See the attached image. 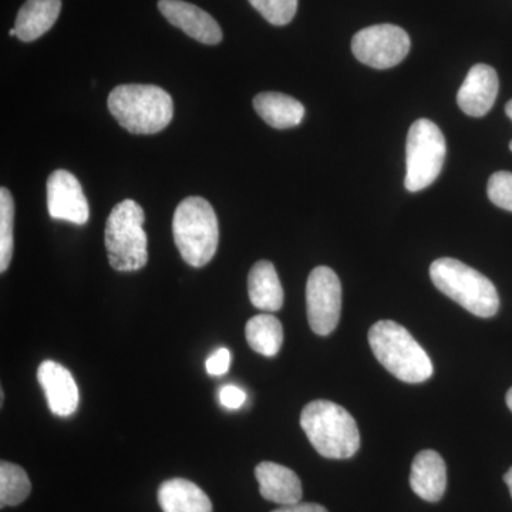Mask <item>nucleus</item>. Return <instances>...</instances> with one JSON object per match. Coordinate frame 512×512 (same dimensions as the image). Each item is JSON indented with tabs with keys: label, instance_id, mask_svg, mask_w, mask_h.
<instances>
[{
	"label": "nucleus",
	"instance_id": "obj_1",
	"mask_svg": "<svg viewBox=\"0 0 512 512\" xmlns=\"http://www.w3.org/2000/svg\"><path fill=\"white\" fill-rule=\"evenodd\" d=\"M107 107L121 127L133 134H156L174 117L170 94L153 84H121L110 93Z\"/></svg>",
	"mask_w": 512,
	"mask_h": 512
},
{
	"label": "nucleus",
	"instance_id": "obj_2",
	"mask_svg": "<svg viewBox=\"0 0 512 512\" xmlns=\"http://www.w3.org/2000/svg\"><path fill=\"white\" fill-rule=\"evenodd\" d=\"M301 427L322 457L345 460L359 450L360 433L355 419L348 410L329 400L306 404Z\"/></svg>",
	"mask_w": 512,
	"mask_h": 512
},
{
	"label": "nucleus",
	"instance_id": "obj_3",
	"mask_svg": "<svg viewBox=\"0 0 512 512\" xmlns=\"http://www.w3.org/2000/svg\"><path fill=\"white\" fill-rule=\"evenodd\" d=\"M369 345L380 365L406 383H423L433 375L426 350L393 320H380L369 330Z\"/></svg>",
	"mask_w": 512,
	"mask_h": 512
},
{
	"label": "nucleus",
	"instance_id": "obj_4",
	"mask_svg": "<svg viewBox=\"0 0 512 512\" xmlns=\"http://www.w3.org/2000/svg\"><path fill=\"white\" fill-rule=\"evenodd\" d=\"M430 278L440 292L478 318H493L500 309V298L493 282L457 259L434 261Z\"/></svg>",
	"mask_w": 512,
	"mask_h": 512
},
{
	"label": "nucleus",
	"instance_id": "obj_5",
	"mask_svg": "<svg viewBox=\"0 0 512 512\" xmlns=\"http://www.w3.org/2000/svg\"><path fill=\"white\" fill-rule=\"evenodd\" d=\"M173 234L188 265L201 268L211 262L220 242V225L210 202L202 197L181 201L174 212Z\"/></svg>",
	"mask_w": 512,
	"mask_h": 512
},
{
	"label": "nucleus",
	"instance_id": "obj_6",
	"mask_svg": "<svg viewBox=\"0 0 512 512\" xmlns=\"http://www.w3.org/2000/svg\"><path fill=\"white\" fill-rule=\"evenodd\" d=\"M143 208L133 200L119 202L106 222L104 242L111 268L119 272H134L147 265V234Z\"/></svg>",
	"mask_w": 512,
	"mask_h": 512
},
{
	"label": "nucleus",
	"instance_id": "obj_7",
	"mask_svg": "<svg viewBox=\"0 0 512 512\" xmlns=\"http://www.w3.org/2000/svg\"><path fill=\"white\" fill-rule=\"evenodd\" d=\"M446 138L437 124L427 119L414 121L406 144L407 191L419 192L437 180L446 160Z\"/></svg>",
	"mask_w": 512,
	"mask_h": 512
},
{
	"label": "nucleus",
	"instance_id": "obj_8",
	"mask_svg": "<svg viewBox=\"0 0 512 512\" xmlns=\"http://www.w3.org/2000/svg\"><path fill=\"white\" fill-rule=\"evenodd\" d=\"M356 59L373 69H390L406 59L410 37L406 30L394 25H375L357 32L352 40Z\"/></svg>",
	"mask_w": 512,
	"mask_h": 512
},
{
	"label": "nucleus",
	"instance_id": "obj_9",
	"mask_svg": "<svg viewBox=\"0 0 512 512\" xmlns=\"http://www.w3.org/2000/svg\"><path fill=\"white\" fill-rule=\"evenodd\" d=\"M306 308L316 335H330L338 326L342 311V285L328 266L313 269L306 284Z\"/></svg>",
	"mask_w": 512,
	"mask_h": 512
},
{
	"label": "nucleus",
	"instance_id": "obj_10",
	"mask_svg": "<svg viewBox=\"0 0 512 512\" xmlns=\"http://www.w3.org/2000/svg\"><path fill=\"white\" fill-rule=\"evenodd\" d=\"M47 208L53 220L84 225L89 221V202L82 184L72 173L56 170L47 181Z\"/></svg>",
	"mask_w": 512,
	"mask_h": 512
},
{
	"label": "nucleus",
	"instance_id": "obj_11",
	"mask_svg": "<svg viewBox=\"0 0 512 512\" xmlns=\"http://www.w3.org/2000/svg\"><path fill=\"white\" fill-rule=\"evenodd\" d=\"M158 9L171 25L183 30L192 39L204 45H218L222 42L224 36L217 20L198 6L184 0H160Z\"/></svg>",
	"mask_w": 512,
	"mask_h": 512
},
{
	"label": "nucleus",
	"instance_id": "obj_12",
	"mask_svg": "<svg viewBox=\"0 0 512 512\" xmlns=\"http://www.w3.org/2000/svg\"><path fill=\"white\" fill-rule=\"evenodd\" d=\"M37 380L46 394L50 412L59 417L72 416L79 406V389L66 367L45 360L37 369Z\"/></svg>",
	"mask_w": 512,
	"mask_h": 512
},
{
	"label": "nucleus",
	"instance_id": "obj_13",
	"mask_svg": "<svg viewBox=\"0 0 512 512\" xmlns=\"http://www.w3.org/2000/svg\"><path fill=\"white\" fill-rule=\"evenodd\" d=\"M497 72L488 64H476L468 72L457 94V103L463 113L471 117H483L493 109L498 96Z\"/></svg>",
	"mask_w": 512,
	"mask_h": 512
},
{
	"label": "nucleus",
	"instance_id": "obj_14",
	"mask_svg": "<svg viewBox=\"0 0 512 512\" xmlns=\"http://www.w3.org/2000/svg\"><path fill=\"white\" fill-rule=\"evenodd\" d=\"M255 477L265 500L281 505L301 503L302 483L291 468L264 461L256 466Z\"/></svg>",
	"mask_w": 512,
	"mask_h": 512
},
{
	"label": "nucleus",
	"instance_id": "obj_15",
	"mask_svg": "<svg viewBox=\"0 0 512 512\" xmlns=\"http://www.w3.org/2000/svg\"><path fill=\"white\" fill-rule=\"evenodd\" d=\"M410 485L421 500L437 503L447 487V468L443 457L433 450L420 451L414 458Z\"/></svg>",
	"mask_w": 512,
	"mask_h": 512
},
{
	"label": "nucleus",
	"instance_id": "obj_16",
	"mask_svg": "<svg viewBox=\"0 0 512 512\" xmlns=\"http://www.w3.org/2000/svg\"><path fill=\"white\" fill-rule=\"evenodd\" d=\"M157 498L164 512H212L210 497L184 478L165 481L158 488Z\"/></svg>",
	"mask_w": 512,
	"mask_h": 512
},
{
	"label": "nucleus",
	"instance_id": "obj_17",
	"mask_svg": "<svg viewBox=\"0 0 512 512\" xmlns=\"http://www.w3.org/2000/svg\"><path fill=\"white\" fill-rule=\"evenodd\" d=\"M62 0H26L16 16V36L22 42H35L55 25Z\"/></svg>",
	"mask_w": 512,
	"mask_h": 512
},
{
	"label": "nucleus",
	"instance_id": "obj_18",
	"mask_svg": "<svg viewBox=\"0 0 512 512\" xmlns=\"http://www.w3.org/2000/svg\"><path fill=\"white\" fill-rule=\"evenodd\" d=\"M248 293L252 305L265 312H276L284 305V289L274 264L258 261L248 276Z\"/></svg>",
	"mask_w": 512,
	"mask_h": 512
},
{
	"label": "nucleus",
	"instance_id": "obj_19",
	"mask_svg": "<svg viewBox=\"0 0 512 512\" xmlns=\"http://www.w3.org/2000/svg\"><path fill=\"white\" fill-rule=\"evenodd\" d=\"M254 109L266 124L278 130L299 126L305 117L301 101L276 92L259 93L254 99Z\"/></svg>",
	"mask_w": 512,
	"mask_h": 512
},
{
	"label": "nucleus",
	"instance_id": "obj_20",
	"mask_svg": "<svg viewBox=\"0 0 512 512\" xmlns=\"http://www.w3.org/2000/svg\"><path fill=\"white\" fill-rule=\"evenodd\" d=\"M245 336L252 350L259 355L272 357L278 355L282 348L284 329L279 319L264 313L248 320Z\"/></svg>",
	"mask_w": 512,
	"mask_h": 512
},
{
	"label": "nucleus",
	"instance_id": "obj_21",
	"mask_svg": "<svg viewBox=\"0 0 512 512\" xmlns=\"http://www.w3.org/2000/svg\"><path fill=\"white\" fill-rule=\"evenodd\" d=\"M32 484L26 471L18 464L0 463V507H15L29 497Z\"/></svg>",
	"mask_w": 512,
	"mask_h": 512
},
{
	"label": "nucleus",
	"instance_id": "obj_22",
	"mask_svg": "<svg viewBox=\"0 0 512 512\" xmlns=\"http://www.w3.org/2000/svg\"><path fill=\"white\" fill-rule=\"evenodd\" d=\"M15 201L8 188L0 190V272L8 271L13 256Z\"/></svg>",
	"mask_w": 512,
	"mask_h": 512
},
{
	"label": "nucleus",
	"instance_id": "obj_23",
	"mask_svg": "<svg viewBox=\"0 0 512 512\" xmlns=\"http://www.w3.org/2000/svg\"><path fill=\"white\" fill-rule=\"evenodd\" d=\"M271 25L285 26L295 18L298 0H249Z\"/></svg>",
	"mask_w": 512,
	"mask_h": 512
},
{
	"label": "nucleus",
	"instance_id": "obj_24",
	"mask_svg": "<svg viewBox=\"0 0 512 512\" xmlns=\"http://www.w3.org/2000/svg\"><path fill=\"white\" fill-rule=\"evenodd\" d=\"M488 198L505 211L512 212V173L498 171L488 181Z\"/></svg>",
	"mask_w": 512,
	"mask_h": 512
},
{
	"label": "nucleus",
	"instance_id": "obj_25",
	"mask_svg": "<svg viewBox=\"0 0 512 512\" xmlns=\"http://www.w3.org/2000/svg\"><path fill=\"white\" fill-rule=\"evenodd\" d=\"M220 402L225 409L237 410L247 402V393L237 386L228 384V386H224L221 389Z\"/></svg>",
	"mask_w": 512,
	"mask_h": 512
},
{
	"label": "nucleus",
	"instance_id": "obj_26",
	"mask_svg": "<svg viewBox=\"0 0 512 512\" xmlns=\"http://www.w3.org/2000/svg\"><path fill=\"white\" fill-rule=\"evenodd\" d=\"M231 366V353L228 349H218L214 355L208 357L207 372L212 376L225 375Z\"/></svg>",
	"mask_w": 512,
	"mask_h": 512
},
{
	"label": "nucleus",
	"instance_id": "obj_27",
	"mask_svg": "<svg viewBox=\"0 0 512 512\" xmlns=\"http://www.w3.org/2000/svg\"><path fill=\"white\" fill-rule=\"evenodd\" d=\"M272 512H328L325 507L313 503H298L292 505H282L281 508Z\"/></svg>",
	"mask_w": 512,
	"mask_h": 512
},
{
	"label": "nucleus",
	"instance_id": "obj_28",
	"mask_svg": "<svg viewBox=\"0 0 512 512\" xmlns=\"http://www.w3.org/2000/svg\"><path fill=\"white\" fill-rule=\"evenodd\" d=\"M504 481L505 484L508 485V488H510V493L512 497V467L510 468V470L507 471V474H505Z\"/></svg>",
	"mask_w": 512,
	"mask_h": 512
},
{
	"label": "nucleus",
	"instance_id": "obj_29",
	"mask_svg": "<svg viewBox=\"0 0 512 512\" xmlns=\"http://www.w3.org/2000/svg\"><path fill=\"white\" fill-rule=\"evenodd\" d=\"M505 113L512 120V100L508 101L507 106H505ZM510 150L512 151V141L510 143Z\"/></svg>",
	"mask_w": 512,
	"mask_h": 512
},
{
	"label": "nucleus",
	"instance_id": "obj_30",
	"mask_svg": "<svg viewBox=\"0 0 512 512\" xmlns=\"http://www.w3.org/2000/svg\"><path fill=\"white\" fill-rule=\"evenodd\" d=\"M507 406L510 407V410L512 412V387L510 390H508L507 393Z\"/></svg>",
	"mask_w": 512,
	"mask_h": 512
},
{
	"label": "nucleus",
	"instance_id": "obj_31",
	"mask_svg": "<svg viewBox=\"0 0 512 512\" xmlns=\"http://www.w3.org/2000/svg\"><path fill=\"white\" fill-rule=\"evenodd\" d=\"M9 35L10 36H16V29L10 30Z\"/></svg>",
	"mask_w": 512,
	"mask_h": 512
}]
</instances>
